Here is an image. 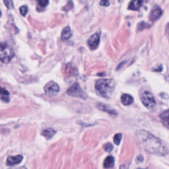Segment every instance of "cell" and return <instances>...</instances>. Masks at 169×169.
<instances>
[{
    "instance_id": "7c38bea8",
    "label": "cell",
    "mask_w": 169,
    "mask_h": 169,
    "mask_svg": "<svg viewBox=\"0 0 169 169\" xmlns=\"http://www.w3.org/2000/svg\"><path fill=\"white\" fill-rule=\"evenodd\" d=\"M160 121H162L163 124L165 127L168 128V122H169V111L168 110L164 111L160 114Z\"/></svg>"
},
{
    "instance_id": "52a82bcc",
    "label": "cell",
    "mask_w": 169,
    "mask_h": 169,
    "mask_svg": "<svg viewBox=\"0 0 169 169\" xmlns=\"http://www.w3.org/2000/svg\"><path fill=\"white\" fill-rule=\"evenodd\" d=\"M100 42V34L99 33H96L89 38L88 44L90 48L94 50L96 49Z\"/></svg>"
},
{
    "instance_id": "cb8c5ba5",
    "label": "cell",
    "mask_w": 169,
    "mask_h": 169,
    "mask_svg": "<svg viewBox=\"0 0 169 169\" xmlns=\"http://www.w3.org/2000/svg\"><path fill=\"white\" fill-rule=\"evenodd\" d=\"M1 99L3 102H5V103H9V99L8 97H2Z\"/></svg>"
},
{
    "instance_id": "277c9868",
    "label": "cell",
    "mask_w": 169,
    "mask_h": 169,
    "mask_svg": "<svg viewBox=\"0 0 169 169\" xmlns=\"http://www.w3.org/2000/svg\"><path fill=\"white\" fill-rule=\"evenodd\" d=\"M141 100L143 105L148 109H151L155 106L156 101L152 93L149 91H144L141 96Z\"/></svg>"
},
{
    "instance_id": "44dd1931",
    "label": "cell",
    "mask_w": 169,
    "mask_h": 169,
    "mask_svg": "<svg viewBox=\"0 0 169 169\" xmlns=\"http://www.w3.org/2000/svg\"><path fill=\"white\" fill-rule=\"evenodd\" d=\"M39 5L42 7H45L48 4L49 0H37Z\"/></svg>"
},
{
    "instance_id": "5b68a950",
    "label": "cell",
    "mask_w": 169,
    "mask_h": 169,
    "mask_svg": "<svg viewBox=\"0 0 169 169\" xmlns=\"http://www.w3.org/2000/svg\"><path fill=\"white\" fill-rule=\"evenodd\" d=\"M67 94L69 96L81 98V99H83L87 98V95H86L85 93L83 91L80 85L78 83H75L71 86L69 89H68V91H67Z\"/></svg>"
},
{
    "instance_id": "d6986e66",
    "label": "cell",
    "mask_w": 169,
    "mask_h": 169,
    "mask_svg": "<svg viewBox=\"0 0 169 169\" xmlns=\"http://www.w3.org/2000/svg\"><path fill=\"white\" fill-rule=\"evenodd\" d=\"M3 2L8 9H12L13 7V3L12 0H3Z\"/></svg>"
},
{
    "instance_id": "9a60e30c",
    "label": "cell",
    "mask_w": 169,
    "mask_h": 169,
    "mask_svg": "<svg viewBox=\"0 0 169 169\" xmlns=\"http://www.w3.org/2000/svg\"><path fill=\"white\" fill-rule=\"evenodd\" d=\"M114 165V158L112 156H108L106 158L103 163V167L104 168H110Z\"/></svg>"
},
{
    "instance_id": "603a6c76",
    "label": "cell",
    "mask_w": 169,
    "mask_h": 169,
    "mask_svg": "<svg viewBox=\"0 0 169 169\" xmlns=\"http://www.w3.org/2000/svg\"><path fill=\"white\" fill-rule=\"evenodd\" d=\"M100 5L102 6H104L107 7L108 6L110 5V2L108 0H101L100 2Z\"/></svg>"
},
{
    "instance_id": "5bb4252c",
    "label": "cell",
    "mask_w": 169,
    "mask_h": 169,
    "mask_svg": "<svg viewBox=\"0 0 169 169\" xmlns=\"http://www.w3.org/2000/svg\"><path fill=\"white\" fill-rule=\"evenodd\" d=\"M72 32L69 26H66L62 32V39L64 40H68L72 37Z\"/></svg>"
},
{
    "instance_id": "ac0fdd59",
    "label": "cell",
    "mask_w": 169,
    "mask_h": 169,
    "mask_svg": "<svg viewBox=\"0 0 169 169\" xmlns=\"http://www.w3.org/2000/svg\"><path fill=\"white\" fill-rule=\"evenodd\" d=\"M114 147H113V145L112 144H111V143H108L107 144H105L104 145V149L105 150V151H107L108 153L109 152H111L112 151V149H113Z\"/></svg>"
},
{
    "instance_id": "8fae6325",
    "label": "cell",
    "mask_w": 169,
    "mask_h": 169,
    "mask_svg": "<svg viewBox=\"0 0 169 169\" xmlns=\"http://www.w3.org/2000/svg\"><path fill=\"white\" fill-rule=\"evenodd\" d=\"M142 0H132L129 4L128 9L130 10L137 11L140 8L141 5H142Z\"/></svg>"
},
{
    "instance_id": "484cf974",
    "label": "cell",
    "mask_w": 169,
    "mask_h": 169,
    "mask_svg": "<svg viewBox=\"0 0 169 169\" xmlns=\"http://www.w3.org/2000/svg\"><path fill=\"white\" fill-rule=\"evenodd\" d=\"M1 15H2V12H1V11H0V17H1Z\"/></svg>"
},
{
    "instance_id": "6da1fadb",
    "label": "cell",
    "mask_w": 169,
    "mask_h": 169,
    "mask_svg": "<svg viewBox=\"0 0 169 169\" xmlns=\"http://www.w3.org/2000/svg\"><path fill=\"white\" fill-rule=\"evenodd\" d=\"M136 135L140 145L149 153L160 156L168 154V145L159 137H155L144 129L138 130Z\"/></svg>"
},
{
    "instance_id": "7a4b0ae2",
    "label": "cell",
    "mask_w": 169,
    "mask_h": 169,
    "mask_svg": "<svg viewBox=\"0 0 169 169\" xmlns=\"http://www.w3.org/2000/svg\"><path fill=\"white\" fill-rule=\"evenodd\" d=\"M115 87L114 81L109 79H100L95 83V89L100 96L104 98L111 97Z\"/></svg>"
},
{
    "instance_id": "2e32d148",
    "label": "cell",
    "mask_w": 169,
    "mask_h": 169,
    "mask_svg": "<svg viewBox=\"0 0 169 169\" xmlns=\"http://www.w3.org/2000/svg\"><path fill=\"white\" fill-rule=\"evenodd\" d=\"M56 131L52 128H48L43 130L42 132V135L44 136L46 139H50L56 134Z\"/></svg>"
},
{
    "instance_id": "ffe728a7",
    "label": "cell",
    "mask_w": 169,
    "mask_h": 169,
    "mask_svg": "<svg viewBox=\"0 0 169 169\" xmlns=\"http://www.w3.org/2000/svg\"><path fill=\"white\" fill-rule=\"evenodd\" d=\"M19 11H20V13L23 16H25L27 13V11H28V7L26 5H23L19 8Z\"/></svg>"
},
{
    "instance_id": "e0dca14e",
    "label": "cell",
    "mask_w": 169,
    "mask_h": 169,
    "mask_svg": "<svg viewBox=\"0 0 169 169\" xmlns=\"http://www.w3.org/2000/svg\"><path fill=\"white\" fill-rule=\"evenodd\" d=\"M121 137H122L121 133H116L114 137V142L116 145H119L120 143Z\"/></svg>"
},
{
    "instance_id": "3957f363",
    "label": "cell",
    "mask_w": 169,
    "mask_h": 169,
    "mask_svg": "<svg viewBox=\"0 0 169 169\" xmlns=\"http://www.w3.org/2000/svg\"><path fill=\"white\" fill-rule=\"evenodd\" d=\"M14 56V51L10 46L0 42V61L5 64L11 62Z\"/></svg>"
},
{
    "instance_id": "7402d4cb",
    "label": "cell",
    "mask_w": 169,
    "mask_h": 169,
    "mask_svg": "<svg viewBox=\"0 0 169 169\" xmlns=\"http://www.w3.org/2000/svg\"><path fill=\"white\" fill-rule=\"evenodd\" d=\"M0 95H2L3 97H9V93L5 89L2 88L0 87Z\"/></svg>"
},
{
    "instance_id": "4fadbf2b",
    "label": "cell",
    "mask_w": 169,
    "mask_h": 169,
    "mask_svg": "<svg viewBox=\"0 0 169 169\" xmlns=\"http://www.w3.org/2000/svg\"><path fill=\"white\" fill-rule=\"evenodd\" d=\"M121 103L124 105L128 106L133 103V99L131 95H128V94H124V95H122L121 97Z\"/></svg>"
},
{
    "instance_id": "ba28073f",
    "label": "cell",
    "mask_w": 169,
    "mask_h": 169,
    "mask_svg": "<svg viewBox=\"0 0 169 169\" xmlns=\"http://www.w3.org/2000/svg\"><path fill=\"white\" fill-rule=\"evenodd\" d=\"M23 160V156L18 155L16 156H10L7 159L6 163L9 166H13V165L20 163Z\"/></svg>"
},
{
    "instance_id": "8992f818",
    "label": "cell",
    "mask_w": 169,
    "mask_h": 169,
    "mask_svg": "<svg viewBox=\"0 0 169 169\" xmlns=\"http://www.w3.org/2000/svg\"><path fill=\"white\" fill-rule=\"evenodd\" d=\"M60 91V87L57 83L54 81H50L48 83H47L44 87V91L46 95L48 96H53Z\"/></svg>"
},
{
    "instance_id": "30bf717a",
    "label": "cell",
    "mask_w": 169,
    "mask_h": 169,
    "mask_svg": "<svg viewBox=\"0 0 169 169\" xmlns=\"http://www.w3.org/2000/svg\"><path fill=\"white\" fill-rule=\"evenodd\" d=\"M162 10H161L159 7H157V8H155V9L151 11L150 15H149V19L153 21H156L160 17L161 15H162Z\"/></svg>"
},
{
    "instance_id": "4316f807",
    "label": "cell",
    "mask_w": 169,
    "mask_h": 169,
    "mask_svg": "<svg viewBox=\"0 0 169 169\" xmlns=\"http://www.w3.org/2000/svg\"><path fill=\"white\" fill-rule=\"evenodd\" d=\"M119 1H120V0H119Z\"/></svg>"
},
{
    "instance_id": "d4e9b609",
    "label": "cell",
    "mask_w": 169,
    "mask_h": 169,
    "mask_svg": "<svg viewBox=\"0 0 169 169\" xmlns=\"http://www.w3.org/2000/svg\"><path fill=\"white\" fill-rule=\"evenodd\" d=\"M8 169H26L25 167H17V168H11Z\"/></svg>"
},
{
    "instance_id": "9c48e42d",
    "label": "cell",
    "mask_w": 169,
    "mask_h": 169,
    "mask_svg": "<svg viewBox=\"0 0 169 169\" xmlns=\"http://www.w3.org/2000/svg\"><path fill=\"white\" fill-rule=\"evenodd\" d=\"M97 107L98 109L100 110V111L107 112L109 114L117 115V112H116V111H114V110L110 107L108 105L104 104L103 103H99L97 104Z\"/></svg>"
}]
</instances>
